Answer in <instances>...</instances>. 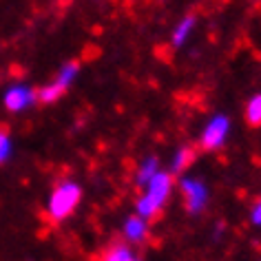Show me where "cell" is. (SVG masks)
<instances>
[{
	"instance_id": "obj_1",
	"label": "cell",
	"mask_w": 261,
	"mask_h": 261,
	"mask_svg": "<svg viewBox=\"0 0 261 261\" xmlns=\"http://www.w3.org/2000/svg\"><path fill=\"white\" fill-rule=\"evenodd\" d=\"M171 191H173V175L160 171L146 184V193L142 195L138 199V204H135V208H138V217L146 219V221L158 217L160 211L166 204V199L171 197Z\"/></svg>"
},
{
	"instance_id": "obj_2",
	"label": "cell",
	"mask_w": 261,
	"mask_h": 261,
	"mask_svg": "<svg viewBox=\"0 0 261 261\" xmlns=\"http://www.w3.org/2000/svg\"><path fill=\"white\" fill-rule=\"evenodd\" d=\"M80 199H82V188H80V184H75V181H71V179L60 181V184L54 188L51 197H49V206H47L49 217L54 219V221L67 219L69 215L77 208Z\"/></svg>"
},
{
	"instance_id": "obj_3",
	"label": "cell",
	"mask_w": 261,
	"mask_h": 261,
	"mask_svg": "<svg viewBox=\"0 0 261 261\" xmlns=\"http://www.w3.org/2000/svg\"><path fill=\"white\" fill-rule=\"evenodd\" d=\"M228 130H230V120H228L226 115H213L211 120H208L204 133H201V140H199V146L204 148V151H217V148L224 146L226 142V135Z\"/></svg>"
},
{
	"instance_id": "obj_4",
	"label": "cell",
	"mask_w": 261,
	"mask_h": 261,
	"mask_svg": "<svg viewBox=\"0 0 261 261\" xmlns=\"http://www.w3.org/2000/svg\"><path fill=\"white\" fill-rule=\"evenodd\" d=\"M3 102L9 113H20V111L34 107L38 102V95H36V89L27 87V84H14V87L7 89Z\"/></svg>"
},
{
	"instance_id": "obj_5",
	"label": "cell",
	"mask_w": 261,
	"mask_h": 261,
	"mask_svg": "<svg viewBox=\"0 0 261 261\" xmlns=\"http://www.w3.org/2000/svg\"><path fill=\"white\" fill-rule=\"evenodd\" d=\"M181 195H184V204L188 213H199L208 201V191L201 179H193V177H184L179 181Z\"/></svg>"
},
{
	"instance_id": "obj_6",
	"label": "cell",
	"mask_w": 261,
	"mask_h": 261,
	"mask_svg": "<svg viewBox=\"0 0 261 261\" xmlns=\"http://www.w3.org/2000/svg\"><path fill=\"white\" fill-rule=\"evenodd\" d=\"M146 232H148L146 219L138 217V215H133V217H128L126 221H124V237H126L128 241L140 244V241L146 239Z\"/></svg>"
},
{
	"instance_id": "obj_7",
	"label": "cell",
	"mask_w": 261,
	"mask_h": 261,
	"mask_svg": "<svg viewBox=\"0 0 261 261\" xmlns=\"http://www.w3.org/2000/svg\"><path fill=\"white\" fill-rule=\"evenodd\" d=\"M193 162H195V148L193 146H179L177 151H175V158H173V164H171V175L186 173Z\"/></svg>"
},
{
	"instance_id": "obj_8",
	"label": "cell",
	"mask_w": 261,
	"mask_h": 261,
	"mask_svg": "<svg viewBox=\"0 0 261 261\" xmlns=\"http://www.w3.org/2000/svg\"><path fill=\"white\" fill-rule=\"evenodd\" d=\"M64 93H67V89H62L58 82H49V84H44V87L36 89V95H38V102L40 104H56L58 100H62Z\"/></svg>"
},
{
	"instance_id": "obj_9",
	"label": "cell",
	"mask_w": 261,
	"mask_h": 261,
	"mask_svg": "<svg viewBox=\"0 0 261 261\" xmlns=\"http://www.w3.org/2000/svg\"><path fill=\"white\" fill-rule=\"evenodd\" d=\"M160 173V160L158 158H146L144 162L140 164V168H138V175H135V181H138L140 186H146L148 181H151L155 175Z\"/></svg>"
},
{
	"instance_id": "obj_10",
	"label": "cell",
	"mask_w": 261,
	"mask_h": 261,
	"mask_svg": "<svg viewBox=\"0 0 261 261\" xmlns=\"http://www.w3.org/2000/svg\"><path fill=\"white\" fill-rule=\"evenodd\" d=\"M77 73H80V62H67V64H62L60 71H58V75H56L54 82H58L62 89L69 91V87L73 84V80L77 77Z\"/></svg>"
},
{
	"instance_id": "obj_11",
	"label": "cell",
	"mask_w": 261,
	"mask_h": 261,
	"mask_svg": "<svg viewBox=\"0 0 261 261\" xmlns=\"http://www.w3.org/2000/svg\"><path fill=\"white\" fill-rule=\"evenodd\" d=\"M193 29H195V18L193 16L181 18V20L177 22V27H175V31H173V44L175 47H181V44L186 42V38L191 36Z\"/></svg>"
},
{
	"instance_id": "obj_12",
	"label": "cell",
	"mask_w": 261,
	"mask_h": 261,
	"mask_svg": "<svg viewBox=\"0 0 261 261\" xmlns=\"http://www.w3.org/2000/svg\"><path fill=\"white\" fill-rule=\"evenodd\" d=\"M102 261H138L133 257V252L128 250V246L124 244H113L107 248V252H104Z\"/></svg>"
},
{
	"instance_id": "obj_13",
	"label": "cell",
	"mask_w": 261,
	"mask_h": 261,
	"mask_svg": "<svg viewBox=\"0 0 261 261\" xmlns=\"http://www.w3.org/2000/svg\"><path fill=\"white\" fill-rule=\"evenodd\" d=\"M246 122L250 126H261V93L252 95L246 104Z\"/></svg>"
},
{
	"instance_id": "obj_14",
	"label": "cell",
	"mask_w": 261,
	"mask_h": 261,
	"mask_svg": "<svg viewBox=\"0 0 261 261\" xmlns=\"http://www.w3.org/2000/svg\"><path fill=\"white\" fill-rule=\"evenodd\" d=\"M11 151H14V146H11L9 130L5 126H0V164H5L11 158Z\"/></svg>"
},
{
	"instance_id": "obj_15",
	"label": "cell",
	"mask_w": 261,
	"mask_h": 261,
	"mask_svg": "<svg viewBox=\"0 0 261 261\" xmlns=\"http://www.w3.org/2000/svg\"><path fill=\"white\" fill-rule=\"evenodd\" d=\"M252 221L254 224H261V199L257 201V206L252 208Z\"/></svg>"
}]
</instances>
